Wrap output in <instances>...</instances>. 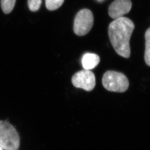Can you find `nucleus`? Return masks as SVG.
Listing matches in <instances>:
<instances>
[{
    "instance_id": "f257e3e1",
    "label": "nucleus",
    "mask_w": 150,
    "mask_h": 150,
    "mask_svg": "<svg viewBox=\"0 0 150 150\" xmlns=\"http://www.w3.org/2000/svg\"><path fill=\"white\" fill-rule=\"evenodd\" d=\"M134 28V23L124 17L115 19L109 25V37L112 47L117 54L124 58L130 57V38Z\"/></svg>"
},
{
    "instance_id": "f03ea898",
    "label": "nucleus",
    "mask_w": 150,
    "mask_h": 150,
    "mask_svg": "<svg viewBox=\"0 0 150 150\" xmlns=\"http://www.w3.org/2000/svg\"><path fill=\"white\" fill-rule=\"evenodd\" d=\"M20 144L19 134L12 124L0 120V146L4 150H18Z\"/></svg>"
},
{
    "instance_id": "7ed1b4c3",
    "label": "nucleus",
    "mask_w": 150,
    "mask_h": 150,
    "mask_svg": "<svg viewBox=\"0 0 150 150\" xmlns=\"http://www.w3.org/2000/svg\"><path fill=\"white\" fill-rule=\"evenodd\" d=\"M103 84L108 91L123 93L128 89L129 83L125 75L115 71H108L103 78Z\"/></svg>"
},
{
    "instance_id": "20e7f679",
    "label": "nucleus",
    "mask_w": 150,
    "mask_h": 150,
    "mask_svg": "<svg viewBox=\"0 0 150 150\" xmlns=\"http://www.w3.org/2000/svg\"><path fill=\"white\" fill-rule=\"evenodd\" d=\"M94 21V16L91 10L88 9L80 10L74 20V33L79 36L88 34L92 28Z\"/></svg>"
},
{
    "instance_id": "39448f33",
    "label": "nucleus",
    "mask_w": 150,
    "mask_h": 150,
    "mask_svg": "<svg viewBox=\"0 0 150 150\" xmlns=\"http://www.w3.org/2000/svg\"><path fill=\"white\" fill-rule=\"evenodd\" d=\"M72 83L76 88L91 91L95 87V76L89 70H82L76 73L73 76Z\"/></svg>"
},
{
    "instance_id": "423d86ee",
    "label": "nucleus",
    "mask_w": 150,
    "mask_h": 150,
    "mask_svg": "<svg viewBox=\"0 0 150 150\" xmlns=\"http://www.w3.org/2000/svg\"><path fill=\"white\" fill-rule=\"evenodd\" d=\"M132 6L131 0H115L109 6V15L115 20L122 17L130 12Z\"/></svg>"
},
{
    "instance_id": "0eeeda50",
    "label": "nucleus",
    "mask_w": 150,
    "mask_h": 150,
    "mask_svg": "<svg viewBox=\"0 0 150 150\" xmlns=\"http://www.w3.org/2000/svg\"><path fill=\"white\" fill-rule=\"evenodd\" d=\"M100 62V57L94 53H85L81 59L82 67L85 70L92 69L98 65Z\"/></svg>"
},
{
    "instance_id": "6e6552de",
    "label": "nucleus",
    "mask_w": 150,
    "mask_h": 150,
    "mask_svg": "<svg viewBox=\"0 0 150 150\" xmlns=\"http://www.w3.org/2000/svg\"><path fill=\"white\" fill-rule=\"evenodd\" d=\"M145 50L144 59L146 64L150 67V28L147 30L145 34Z\"/></svg>"
},
{
    "instance_id": "1a4fd4ad",
    "label": "nucleus",
    "mask_w": 150,
    "mask_h": 150,
    "mask_svg": "<svg viewBox=\"0 0 150 150\" xmlns=\"http://www.w3.org/2000/svg\"><path fill=\"white\" fill-rule=\"evenodd\" d=\"M16 0H1V9L4 13L9 14L12 11Z\"/></svg>"
},
{
    "instance_id": "9d476101",
    "label": "nucleus",
    "mask_w": 150,
    "mask_h": 150,
    "mask_svg": "<svg viewBox=\"0 0 150 150\" xmlns=\"http://www.w3.org/2000/svg\"><path fill=\"white\" fill-rule=\"evenodd\" d=\"M64 0H45V6L48 10L54 11L61 7Z\"/></svg>"
},
{
    "instance_id": "9b49d317",
    "label": "nucleus",
    "mask_w": 150,
    "mask_h": 150,
    "mask_svg": "<svg viewBox=\"0 0 150 150\" xmlns=\"http://www.w3.org/2000/svg\"><path fill=\"white\" fill-rule=\"evenodd\" d=\"M42 3V0H28V6L31 11L36 12L40 9Z\"/></svg>"
},
{
    "instance_id": "f8f14e48",
    "label": "nucleus",
    "mask_w": 150,
    "mask_h": 150,
    "mask_svg": "<svg viewBox=\"0 0 150 150\" xmlns=\"http://www.w3.org/2000/svg\"><path fill=\"white\" fill-rule=\"evenodd\" d=\"M98 1H99V2H102V1H103L104 0H97Z\"/></svg>"
},
{
    "instance_id": "ddd939ff",
    "label": "nucleus",
    "mask_w": 150,
    "mask_h": 150,
    "mask_svg": "<svg viewBox=\"0 0 150 150\" xmlns=\"http://www.w3.org/2000/svg\"><path fill=\"white\" fill-rule=\"evenodd\" d=\"M0 150H3V148H2L1 146H0Z\"/></svg>"
}]
</instances>
